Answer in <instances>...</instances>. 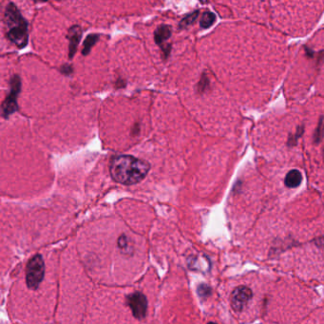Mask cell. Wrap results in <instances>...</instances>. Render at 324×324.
<instances>
[{
    "label": "cell",
    "mask_w": 324,
    "mask_h": 324,
    "mask_svg": "<svg viewBox=\"0 0 324 324\" xmlns=\"http://www.w3.org/2000/svg\"><path fill=\"white\" fill-rule=\"evenodd\" d=\"M303 133H304V126H302V127H299L298 128V130H297V133L294 135V137L293 136H291L290 138H289V140H288V145L289 146H292V145H296V144H297V141H298V139L303 135Z\"/></svg>",
    "instance_id": "cell-14"
},
{
    "label": "cell",
    "mask_w": 324,
    "mask_h": 324,
    "mask_svg": "<svg viewBox=\"0 0 324 324\" xmlns=\"http://www.w3.org/2000/svg\"><path fill=\"white\" fill-rule=\"evenodd\" d=\"M302 181H303L302 173L297 169H293L287 173L284 182L287 187L294 188V187H298L301 184Z\"/></svg>",
    "instance_id": "cell-9"
},
{
    "label": "cell",
    "mask_w": 324,
    "mask_h": 324,
    "mask_svg": "<svg viewBox=\"0 0 324 324\" xmlns=\"http://www.w3.org/2000/svg\"></svg>",
    "instance_id": "cell-17"
},
{
    "label": "cell",
    "mask_w": 324,
    "mask_h": 324,
    "mask_svg": "<svg viewBox=\"0 0 324 324\" xmlns=\"http://www.w3.org/2000/svg\"><path fill=\"white\" fill-rule=\"evenodd\" d=\"M6 36L12 43L23 49L29 41L28 23L14 3H9L4 14Z\"/></svg>",
    "instance_id": "cell-2"
},
{
    "label": "cell",
    "mask_w": 324,
    "mask_h": 324,
    "mask_svg": "<svg viewBox=\"0 0 324 324\" xmlns=\"http://www.w3.org/2000/svg\"><path fill=\"white\" fill-rule=\"evenodd\" d=\"M210 292H211L210 288H209L207 285H205V284L200 285L199 288H198V293H199V295H200L201 297H203V298H206L207 296H209V295H210Z\"/></svg>",
    "instance_id": "cell-15"
},
{
    "label": "cell",
    "mask_w": 324,
    "mask_h": 324,
    "mask_svg": "<svg viewBox=\"0 0 324 324\" xmlns=\"http://www.w3.org/2000/svg\"><path fill=\"white\" fill-rule=\"evenodd\" d=\"M171 36V28L167 25H161L158 27L154 33V40L163 49L164 43Z\"/></svg>",
    "instance_id": "cell-8"
},
{
    "label": "cell",
    "mask_w": 324,
    "mask_h": 324,
    "mask_svg": "<svg viewBox=\"0 0 324 324\" xmlns=\"http://www.w3.org/2000/svg\"><path fill=\"white\" fill-rule=\"evenodd\" d=\"M214 324V323H209V324Z\"/></svg>",
    "instance_id": "cell-16"
},
{
    "label": "cell",
    "mask_w": 324,
    "mask_h": 324,
    "mask_svg": "<svg viewBox=\"0 0 324 324\" xmlns=\"http://www.w3.org/2000/svg\"><path fill=\"white\" fill-rule=\"evenodd\" d=\"M21 89V80L18 75H14L11 80V91L2 103V115L4 118H8L10 115L18 111V96Z\"/></svg>",
    "instance_id": "cell-4"
},
{
    "label": "cell",
    "mask_w": 324,
    "mask_h": 324,
    "mask_svg": "<svg viewBox=\"0 0 324 324\" xmlns=\"http://www.w3.org/2000/svg\"><path fill=\"white\" fill-rule=\"evenodd\" d=\"M127 304L130 307L132 314L136 319L142 320L145 317L147 309V301L142 293L135 292L127 296Z\"/></svg>",
    "instance_id": "cell-5"
},
{
    "label": "cell",
    "mask_w": 324,
    "mask_h": 324,
    "mask_svg": "<svg viewBox=\"0 0 324 324\" xmlns=\"http://www.w3.org/2000/svg\"><path fill=\"white\" fill-rule=\"evenodd\" d=\"M99 40L98 35H90L87 36V38L84 41V48L82 50L83 55H88L90 52L91 51V48L95 45V43Z\"/></svg>",
    "instance_id": "cell-10"
},
{
    "label": "cell",
    "mask_w": 324,
    "mask_h": 324,
    "mask_svg": "<svg viewBox=\"0 0 324 324\" xmlns=\"http://www.w3.org/2000/svg\"><path fill=\"white\" fill-rule=\"evenodd\" d=\"M198 16H199V11H196V12H194V13L188 15L187 17H185V18L180 22V28H185V27H187V26L193 24V23L196 21V19H197Z\"/></svg>",
    "instance_id": "cell-13"
},
{
    "label": "cell",
    "mask_w": 324,
    "mask_h": 324,
    "mask_svg": "<svg viewBox=\"0 0 324 324\" xmlns=\"http://www.w3.org/2000/svg\"><path fill=\"white\" fill-rule=\"evenodd\" d=\"M215 21H216V16L213 13L205 12L201 18L200 25L203 29H208L215 23Z\"/></svg>",
    "instance_id": "cell-11"
},
{
    "label": "cell",
    "mask_w": 324,
    "mask_h": 324,
    "mask_svg": "<svg viewBox=\"0 0 324 324\" xmlns=\"http://www.w3.org/2000/svg\"><path fill=\"white\" fill-rule=\"evenodd\" d=\"M252 297H253V293L248 287L239 286L232 293L231 306L237 312L242 311L247 304L251 301Z\"/></svg>",
    "instance_id": "cell-6"
},
{
    "label": "cell",
    "mask_w": 324,
    "mask_h": 324,
    "mask_svg": "<svg viewBox=\"0 0 324 324\" xmlns=\"http://www.w3.org/2000/svg\"><path fill=\"white\" fill-rule=\"evenodd\" d=\"M324 118L322 117L321 120L319 122L318 124V126L316 128V131H315V135H314V141L317 144L321 143V141L324 139Z\"/></svg>",
    "instance_id": "cell-12"
},
{
    "label": "cell",
    "mask_w": 324,
    "mask_h": 324,
    "mask_svg": "<svg viewBox=\"0 0 324 324\" xmlns=\"http://www.w3.org/2000/svg\"><path fill=\"white\" fill-rule=\"evenodd\" d=\"M45 264L41 255H36L28 263L26 268V283L30 289L36 290L44 279Z\"/></svg>",
    "instance_id": "cell-3"
},
{
    "label": "cell",
    "mask_w": 324,
    "mask_h": 324,
    "mask_svg": "<svg viewBox=\"0 0 324 324\" xmlns=\"http://www.w3.org/2000/svg\"><path fill=\"white\" fill-rule=\"evenodd\" d=\"M149 170V162L131 155L115 156L112 158L109 165L112 179L125 185H132L142 182Z\"/></svg>",
    "instance_id": "cell-1"
},
{
    "label": "cell",
    "mask_w": 324,
    "mask_h": 324,
    "mask_svg": "<svg viewBox=\"0 0 324 324\" xmlns=\"http://www.w3.org/2000/svg\"><path fill=\"white\" fill-rule=\"evenodd\" d=\"M68 40L70 41L69 45V56L70 58H72L76 53L77 46L81 40L82 30L79 26H72L68 31Z\"/></svg>",
    "instance_id": "cell-7"
}]
</instances>
